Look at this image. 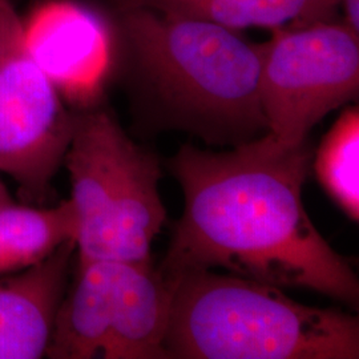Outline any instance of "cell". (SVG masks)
<instances>
[{"label": "cell", "mask_w": 359, "mask_h": 359, "mask_svg": "<svg viewBox=\"0 0 359 359\" xmlns=\"http://www.w3.org/2000/svg\"><path fill=\"white\" fill-rule=\"evenodd\" d=\"M123 22L144 79L184 128L233 145L268 130L258 46L229 28L142 7H128Z\"/></svg>", "instance_id": "obj_3"}, {"label": "cell", "mask_w": 359, "mask_h": 359, "mask_svg": "<svg viewBox=\"0 0 359 359\" xmlns=\"http://www.w3.org/2000/svg\"><path fill=\"white\" fill-rule=\"evenodd\" d=\"M173 283L152 264L117 262L114 316L104 359H167Z\"/></svg>", "instance_id": "obj_9"}, {"label": "cell", "mask_w": 359, "mask_h": 359, "mask_svg": "<svg viewBox=\"0 0 359 359\" xmlns=\"http://www.w3.org/2000/svg\"><path fill=\"white\" fill-rule=\"evenodd\" d=\"M74 126L75 111L27 51L13 0H0V173L25 204L50 200Z\"/></svg>", "instance_id": "obj_6"}, {"label": "cell", "mask_w": 359, "mask_h": 359, "mask_svg": "<svg viewBox=\"0 0 359 359\" xmlns=\"http://www.w3.org/2000/svg\"><path fill=\"white\" fill-rule=\"evenodd\" d=\"M27 51L76 111L96 107L112 67V36L97 13L75 0H41L25 18Z\"/></svg>", "instance_id": "obj_7"}, {"label": "cell", "mask_w": 359, "mask_h": 359, "mask_svg": "<svg viewBox=\"0 0 359 359\" xmlns=\"http://www.w3.org/2000/svg\"><path fill=\"white\" fill-rule=\"evenodd\" d=\"M169 280L168 358H359L357 317L306 306L280 287L213 270Z\"/></svg>", "instance_id": "obj_2"}, {"label": "cell", "mask_w": 359, "mask_h": 359, "mask_svg": "<svg viewBox=\"0 0 359 359\" xmlns=\"http://www.w3.org/2000/svg\"><path fill=\"white\" fill-rule=\"evenodd\" d=\"M75 255L69 240L38 265L0 276V359L46 357Z\"/></svg>", "instance_id": "obj_8"}, {"label": "cell", "mask_w": 359, "mask_h": 359, "mask_svg": "<svg viewBox=\"0 0 359 359\" xmlns=\"http://www.w3.org/2000/svg\"><path fill=\"white\" fill-rule=\"evenodd\" d=\"M258 48L261 108L283 147L308 142L314 126L358 95L359 35L345 23L277 31Z\"/></svg>", "instance_id": "obj_5"}, {"label": "cell", "mask_w": 359, "mask_h": 359, "mask_svg": "<svg viewBox=\"0 0 359 359\" xmlns=\"http://www.w3.org/2000/svg\"><path fill=\"white\" fill-rule=\"evenodd\" d=\"M77 225L69 198L55 206H0V276L29 269L67 241H76Z\"/></svg>", "instance_id": "obj_11"}, {"label": "cell", "mask_w": 359, "mask_h": 359, "mask_svg": "<svg viewBox=\"0 0 359 359\" xmlns=\"http://www.w3.org/2000/svg\"><path fill=\"white\" fill-rule=\"evenodd\" d=\"M308 142L287 148L266 132L229 152L182 145L169 161L184 193L158 271L222 268L276 287L318 292L358 306L359 281L306 213Z\"/></svg>", "instance_id": "obj_1"}, {"label": "cell", "mask_w": 359, "mask_h": 359, "mask_svg": "<svg viewBox=\"0 0 359 359\" xmlns=\"http://www.w3.org/2000/svg\"><path fill=\"white\" fill-rule=\"evenodd\" d=\"M77 215V264H152L151 248L167 212L157 156L132 142L115 117L93 107L75 112L63 161Z\"/></svg>", "instance_id": "obj_4"}, {"label": "cell", "mask_w": 359, "mask_h": 359, "mask_svg": "<svg viewBox=\"0 0 359 359\" xmlns=\"http://www.w3.org/2000/svg\"><path fill=\"white\" fill-rule=\"evenodd\" d=\"M338 6L345 13V25L359 35V0H338Z\"/></svg>", "instance_id": "obj_14"}, {"label": "cell", "mask_w": 359, "mask_h": 359, "mask_svg": "<svg viewBox=\"0 0 359 359\" xmlns=\"http://www.w3.org/2000/svg\"><path fill=\"white\" fill-rule=\"evenodd\" d=\"M359 111L347 108L325 135L316 156L322 188L353 221L359 219Z\"/></svg>", "instance_id": "obj_13"}, {"label": "cell", "mask_w": 359, "mask_h": 359, "mask_svg": "<svg viewBox=\"0 0 359 359\" xmlns=\"http://www.w3.org/2000/svg\"><path fill=\"white\" fill-rule=\"evenodd\" d=\"M128 7L205 20L233 31L277 28L289 22H325L338 0H126Z\"/></svg>", "instance_id": "obj_12"}, {"label": "cell", "mask_w": 359, "mask_h": 359, "mask_svg": "<svg viewBox=\"0 0 359 359\" xmlns=\"http://www.w3.org/2000/svg\"><path fill=\"white\" fill-rule=\"evenodd\" d=\"M13 201V197L10 196V193L7 191L6 185L3 184V181L0 180V206L4 205V204H8Z\"/></svg>", "instance_id": "obj_15"}, {"label": "cell", "mask_w": 359, "mask_h": 359, "mask_svg": "<svg viewBox=\"0 0 359 359\" xmlns=\"http://www.w3.org/2000/svg\"><path fill=\"white\" fill-rule=\"evenodd\" d=\"M116 273L117 261L77 264L76 278L56 311L46 358H103L114 316Z\"/></svg>", "instance_id": "obj_10"}]
</instances>
